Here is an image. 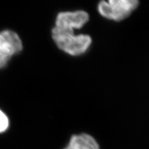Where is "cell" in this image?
Masks as SVG:
<instances>
[{
  "instance_id": "cell-1",
  "label": "cell",
  "mask_w": 149,
  "mask_h": 149,
  "mask_svg": "<svg viewBox=\"0 0 149 149\" xmlns=\"http://www.w3.org/2000/svg\"><path fill=\"white\" fill-rule=\"evenodd\" d=\"M89 20L84 10L61 12L57 15L52 37L59 49L72 56L82 55L90 47L92 40L88 35H74V29H80Z\"/></svg>"
},
{
  "instance_id": "cell-2",
  "label": "cell",
  "mask_w": 149,
  "mask_h": 149,
  "mask_svg": "<svg viewBox=\"0 0 149 149\" xmlns=\"http://www.w3.org/2000/svg\"><path fill=\"white\" fill-rule=\"evenodd\" d=\"M139 0H102L98 11L104 17L120 22L127 18L138 6Z\"/></svg>"
},
{
  "instance_id": "cell-3",
  "label": "cell",
  "mask_w": 149,
  "mask_h": 149,
  "mask_svg": "<svg viewBox=\"0 0 149 149\" xmlns=\"http://www.w3.org/2000/svg\"><path fill=\"white\" fill-rule=\"evenodd\" d=\"M20 37L14 31L5 30L0 32V69L7 66L14 55L22 51Z\"/></svg>"
},
{
  "instance_id": "cell-4",
  "label": "cell",
  "mask_w": 149,
  "mask_h": 149,
  "mask_svg": "<svg viewBox=\"0 0 149 149\" xmlns=\"http://www.w3.org/2000/svg\"><path fill=\"white\" fill-rule=\"evenodd\" d=\"M64 149H100L98 143L92 136L82 133L73 135Z\"/></svg>"
},
{
  "instance_id": "cell-5",
  "label": "cell",
  "mask_w": 149,
  "mask_h": 149,
  "mask_svg": "<svg viewBox=\"0 0 149 149\" xmlns=\"http://www.w3.org/2000/svg\"><path fill=\"white\" fill-rule=\"evenodd\" d=\"M9 120L8 117L3 112L0 110V133H3L8 129Z\"/></svg>"
}]
</instances>
